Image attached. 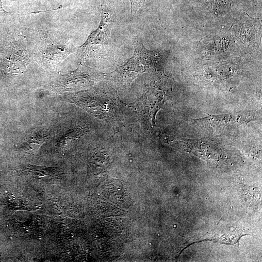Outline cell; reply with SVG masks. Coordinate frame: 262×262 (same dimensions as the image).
I'll return each instance as SVG.
<instances>
[{
  "label": "cell",
  "instance_id": "11",
  "mask_svg": "<svg viewBox=\"0 0 262 262\" xmlns=\"http://www.w3.org/2000/svg\"><path fill=\"white\" fill-rule=\"evenodd\" d=\"M131 4V13L135 14L144 5L146 0H130Z\"/></svg>",
  "mask_w": 262,
  "mask_h": 262
},
{
  "label": "cell",
  "instance_id": "5",
  "mask_svg": "<svg viewBox=\"0 0 262 262\" xmlns=\"http://www.w3.org/2000/svg\"><path fill=\"white\" fill-rule=\"evenodd\" d=\"M107 95L94 90H89L67 96L66 99L83 108L90 114L100 117L104 115L108 103Z\"/></svg>",
  "mask_w": 262,
  "mask_h": 262
},
{
  "label": "cell",
  "instance_id": "10",
  "mask_svg": "<svg viewBox=\"0 0 262 262\" xmlns=\"http://www.w3.org/2000/svg\"><path fill=\"white\" fill-rule=\"evenodd\" d=\"M259 118V114L256 111H247L242 113L238 115L237 121L240 124H246L248 122L257 120Z\"/></svg>",
  "mask_w": 262,
  "mask_h": 262
},
{
  "label": "cell",
  "instance_id": "12",
  "mask_svg": "<svg viewBox=\"0 0 262 262\" xmlns=\"http://www.w3.org/2000/svg\"><path fill=\"white\" fill-rule=\"evenodd\" d=\"M9 13L6 11L3 8L2 0H0V15H7Z\"/></svg>",
  "mask_w": 262,
  "mask_h": 262
},
{
  "label": "cell",
  "instance_id": "3",
  "mask_svg": "<svg viewBox=\"0 0 262 262\" xmlns=\"http://www.w3.org/2000/svg\"><path fill=\"white\" fill-rule=\"evenodd\" d=\"M101 76L95 69L81 64L75 70L58 75L47 88L57 93L80 90L92 86Z\"/></svg>",
  "mask_w": 262,
  "mask_h": 262
},
{
  "label": "cell",
  "instance_id": "9",
  "mask_svg": "<svg viewBox=\"0 0 262 262\" xmlns=\"http://www.w3.org/2000/svg\"><path fill=\"white\" fill-rule=\"evenodd\" d=\"M81 128H75L67 131L61 134L56 141L57 147L61 150L67 149L82 134Z\"/></svg>",
  "mask_w": 262,
  "mask_h": 262
},
{
  "label": "cell",
  "instance_id": "4",
  "mask_svg": "<svg viewBox=\"0 0 262 262\" xmlns=\"http://www.w3.org/2000/svg\"><path fill=\"white\" fill-rule=\"evenodd\" d=\"M100 22L98 28L91 33L86 41L77 49L80 62L108 46L113 23L112 11L107 8L100 9Z\"/></svg>",
  "mask_w": 262,
  "mask_h": 262
},
{
  "label": "cell",
  "instance_id": "13",
  "mask_svg": "<svg viewBox=\"0 0 262 262\" xmlns=\"http://www.w3.org/2000/svg\"></svg>",
  "mask_w": 262,
  "mask_h": 262
},
{
  "label": "cell",
  "instance_id": "7",
  "mask_svg": "<svg viewBox=\"0 0 262 262\" xmlns=\"http://www.w3.org/2000/svg\"><path fill=\"white\" fill-rule=\"evenodd\" d=\"M51 132L45 128H37L31 131L20 143L18 148L26 152L36 151L50 137Z\"/></svg>",
  "mask_w": 262,
  "mask_h": 262
},
{
  "label": "cell",
  "instance_id": "8",
  "mask_svg": "<svg viewBox=\"0 0 262 262\" xmlns=\"http://www.w3.org/2000/svg\"><path fill=\"white\" fill-rule=\"evenodd\" d=\"M231 119L232 116L229 114L208 115V116L206 117L193 119V120L198 125L205 127L206 129L215 131L225 128Z\"/></svg>",
  "mask_w": 262,
  "mask_h": 262
},
{
  "label": "cell",
  "instance_id": "2",
  "mask_svg": "<svg viewBox=\"0 0 262 262\" xmlns=\"http://www.w3.org/2000/svg\"><path fill=\"white\" fill-rule=\"evenodd\" d=\"M134 48L132 56L110 75V78L118 85L129 86L139 75L146 71L157 61L156 53L146 49L141 41H135Z\"/></svg>",
  "mask_w": 262,
  "mask_h": 262
},
{
  "label": "cell",
  "instance_id": "1",
  "mask_svg": "<svg viewBox=\"0 0 262 262\" xmlns=\"http://www.w3.org/2000/svg\"><path fill=\"white\" fill-rule=\"evenodd\" d=\"M71 42L55 33H42L33 50L34 60L46 69L58 66L69 55L77 52Z\"/></svg>",
  "mask_w": 262,
  "mask_h": 262
},
{
  "label": "cell",
  "instance_id": "6",
  "mask_svg": "<svg viewBox=\"0 0 262 262\" xmlns=\"http://www.w3.org/2000/svg\"><path fill=\"white\" fill-rule=\"evenodd\" d=\"M27 59L24 49L18 47L14 42L8 43L0 49V70L5 74L19 73L27 64L21 60L27 61Z\"/></svg>",
  "mask_w": 262,
  "mask_h": 262
}]
</instances>
